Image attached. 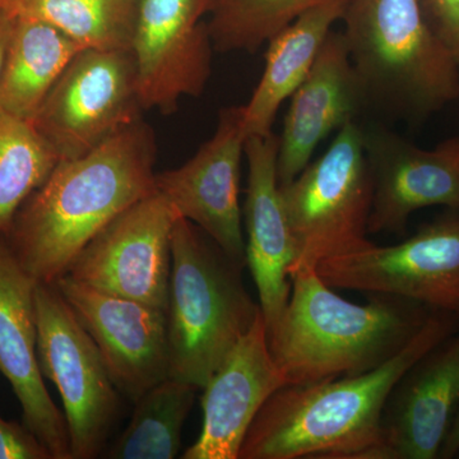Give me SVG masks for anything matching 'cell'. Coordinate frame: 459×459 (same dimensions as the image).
<instances>
[{"instance_id": "cell-25", "label": "cell", "mask_w": 459, "mask_h": 459, "mask_svg": "<svg viewBox=\"0 0 459 459\" xmlns=\"http://www.w3.org/2000/svg\"><path fill=\"white\" fill-rule=\"evenodd\" d=\"M331 0H214L208 20L214 51L255 53L304 12Z\"/></svg>"}, {"instance_id": "cell-27", "label": "cell", "mask_w": 459, "mask_h": 459, "mask_svg": "<svg viewBox=\"0 0 459 459\" xmlns=\"http://www.w3.org/2000/svg\"><path fill=\"white\" fill-rule=\"evenodd\" d=\"M0 459H53L25 424L0 418Z\"/></svg>"}, {"instance_id": "cell-8", "label": "cell", "mask_w": 459, "mask_h": 459, "mask_svg": "<svg viewBox=\"0 0 459 459\" xmlns=\"http://www.w3.org/2000/svg\"><path fill=\"white\" fill-rule=\"evenodd\" d=\"M143 111L132 51L82 49L31 123L60 161L87 155L141 120Z\"/></svg>"}, {"instance_id": "cell-11", "label": "cell", "mask_w": 459, "mask_h": 459, "mask_svg": "<svg viewBox=\"0 0 459 459\" xmlns=\"http://www.w3.org/2000/svg\"><path fill=\"white\" fill-rule=\"evenodd\" d=\"M214 0H141L131 51L143 110L171 114L199 98L212 74L208 22Z\"/></svg>"}, {"instance_id": "cell-24", "label": "cell", "mask_w": 459, "mask_h": 459, "mask_svg": "<svg viewBox=\"0 0 459 459\" xmlns=\"http://www.w3.org/2000/svg\"><path fill=\"white\" fill-rule=\"evenodd\" d=\"M59 159L29 120L0 110V238Z\"/></svg>"}, {"instance_id": "cell-2", "label": "cell", "mask_w": 459, "mask_h": 459, "mask_svg": "<svg viewBox=\"0 0 459 459\" xmlns=\"http://www.w3.org/2000/svg\"><path fill=\"white\" fill-rule=\"evenodd\" d=\"M459 316L433 310L403 349L374 370L280 388L259 411L238 459H386L382 418L406 371L458 331Z\"/></svg>"}, {"instance_id": "cell-15", "label": "cell", "mask_w": 459, "mask_h": 459, "mask_svg": "<svg viewBox=\"0 0 459 459\" xmlns=\"http://www.w3.org/2000/svg\"><path fill=\"white\" fill-rule=\"evenodd\" d=\"M36 285L0 238V373L20 402L23 424L53 459H72L65 415L51 400L39 365Z\"/></svg>"}, {"instance_id": "cell-26", "label": "cell", "mask_w": 459, "mask_h": 459, "mask_svg": "<svg viewBox=\"0 0 459 459\" xmlns=\"http://www.w3.org/2000/svg\"><path fill=\"white\" fill-rule=\"evenodd\" d=\"M419 5L431 31L459 62V0H419Z\"/></svg>"}, {"instance_id": "cell-12", "label": "cell", "mask_w": 459, "mask_h": 459, "mask_svg": "<svg viewBox=\"0 0 459 459\" xmlns=\"http://www.w3.org/2000/svg\"><path fill=\"white\" fill-rule=\"evenodd\" d=\"M243 117V105L222 108L212 137L186 164L156 174L155 186L180 217L198 226L226 255L247 267L238 198L247 143Z\"/></svg>"}, {"instance_id": "cell-30", "label": "cell", "mask_w": 459, "mask_h": 459, "mask_svg": "<svg viewBox=\"0 0 459 459\" xmlns=\"http://www.w3.org/2000/svg\"><path fill=\"white\" fill-rule=\"evenodd\" d=\"M8 0H0V9H4L5 5H7Z\"/></svg>"}, {"instance_id": "cell-20", "label": "cell", "mask_w": 459, "mask_h": 459, "mask_svg": "<svg viewBox=\"0 0 459 459\" xmlns=\"http://www.w3.org/2000/svg\"><path fill=\"white\" fill-rule=\"evenodd\" d=\"M350 0H331L304 12L271 39L261 81L244 108L247 140L268 137L276 115L291 98L318 56L332 26L342 18Z\"/></svg>"}, {"instance_id": "cell-23", "label": "cell", "mask_w": 459, "mask_h": 459, "mask_svg": "<svg viewBox=\"0 0 459 459\" xmlns=\"http://www.w3.org/2000/svg\"><path fill=\"white\" fill-rule=\"evenodd\" d=\"M199 386L168 377L134 402L131 421L105 448L108 459H174Z\"/></svg>"}, {"instance_id": "cell-28", "label": "cell", "mask_w": 459, "mask_h": 459, "mask_svg": "<svg viewBox=\"0 0 459 459\" xmlns=\"http://www.w3.org/2000/svg\"><path fill=\"white\" fill-rule=\"evenodd\" d=\"M16 18L9 14L5 9H0V75L4 66L5 56L13 33Z\"/></svg>"}, {"instance_id": "cell-13", "label": "cell", "mask_w": 459, "mask_h": 459, "mask_svg": "<svg viewBox=\"0 0 459 459\" xmlns=\"http://www.w3.org/2000/svg\"><path fill=\"white\" fill-rule=\"evenodd\" d=\"M54 285L98 346L120 394L134 403L170 376L165 310L63 276Z\"/></svg>"}, {"instance_id": "cell-6", "label": "cell", "mask_w": 459, "mask_h": 459, "mask_svg": "<svg viewBox=\"0 0 459 459\" xmlns=\"http://www.w3.org/2000/svg\"><path fill=\"white\" fill-rule=\"evenodd\" d=\"M296 258L290 271L318 267L371 246L368 238L373 179L358 122L337 132L328 150L280 186Z\"/></svg>"}, {"instance_id": "cell-4", "label": "cell", "mask_w": 459, "mask_h": 459, "mask_svg": "<svg viewBox=\"0 0 459 459\" xmlns=\"http://www.w3.org/2000/svg\"><path fill=\"white\" fill-rule=\"evenodd\" d=\"M343 39L367 114L420 124L459 99V62L419 0H350Z\"/></svg>"}, {"instance_id": "cell-29", "label": "cell", "mask_w": 459, "mask_h": 459, "mask_svg": "<svg viewBox=\"0 0 459 459\" xmlns=\"http://www.w3.org/2000/svg\"><path fill=\"white\" fill-rule=\"evenodd\" d=\"M459 455V407L453 419L451 430L440 451L439 458L451 459Z\"/></svg>"}, {"instance_id": "cell-18", "label": "cell", "mask_w": 459, "mask_h": 459, "mask_svg": "<svg viewBox=\"0 0 459 459\" xmlns=\"http://www.w3.org/2000/svg\"><path fill=\"white\" fill-rule=\"evenodd\" d=\"M459 407V329L406 371L386 400V459H435Z\"/></svg>"}, {"instance_id": "cell-17", "label": "cell", "mask_w": 459, "mask_h": 459, "mask_svg": "<svg viewBox=\"0 0 459 459\" xmlns=\"http://www.w3.org/2000/svg\"><path fill=\"white\" fill-rule=\"evenodd\" d=\"M367 114L364 93L342 32L332 30L291 105L280 135L277 179L280 186L310 164L316 148L331 133Z\"/></svg>"}, {"instance_id": "cell-22", "label": "cell", "mask_w": 459, "mask_h": 459, "mask_svg": "<svg viewBox=\"0 0 459 459\" xmlns=\"http://www.w3.org/2000/svg\"><path fill=\"white\" fill-rule=\"evenodd\" d=\"M141 0H8L16 18L47 23L81 49L131 50Z\"/></svg>"}, {"instance_id": "cell-9", "label": "cell", "mask_w": 459, "mask_h": 459, "mask_svg": "<svg viewBox=\"0 0 459 459\" xmlns=\"http://www.w3.org/2000/svg\"><path fill=\"white\" fill-rule=\"evenodd\" d=\"M316 272L332 289L400 296L459 316V210L444 211L395 246L325 259Z\"/></svg>"}, {"instance_id": "cell-1", "label": "cell", "mask_w": 459, "mask_h": 459, "mask_svg": "<svg viewBox=\"0 0 459 459\" xmlns=\"http://www.w3.org/2000/svg\"><path fill=\"white\" fill-rule=\"evenodd\" d=\"M156 138L143 119L87 155L60 160L5 237L38 283H56L101 230L156 192Z\"/></svg>"}, {"instance_id": "cell-16", "label": "cell", "mask_w": 459, "mask_h": 459, "mask_svg": "<svg viewBox=\"0 0 459 459\" xmlns=\"http://www.w3.org/2000/svg\"><path fill=\"white\" fill-rule=\"evenodd\" d=\"M285 385V377L272 358L261 312L202 388V430L183 458L238 459L259 411Z\"/></svg>"}, {"instance_id": "cell-21", "label": "cell", "mask_w": 459, "mask_h": 459, "mask_svg": "<svg viewBox=\"0 0 459 459\" xmlns=\"http://www.w3.org/2000/svg\"><path fill=\"white\" fill-rule=\"evenodd\" d=\"M81 50L54 27L16 18L0 75V110L31 122L48 93Z\"/></svg>"}, {"instance_id": "cell-7", "label": "cell", "mask_w": 459, "mask_h": 459, "mask_svg": "<svg viewBox=\"0 0 459 459\" xmlns=\"http://www.w3.org/2000/svg\"><path fill=\"white\" fill-rule=\"evenodd\" d=\"M35 307L39 365L62 397L71 457H99L119 416L120 392L98 346L54 283L36 285Z\"/></svg>"}, {"instance_id": "cell-19", "label": "cell", "mask_w": 459, "mask_h": 459, "mask_svg": "<svg viewBox=\"0 0 459 459\" xmlns=\"http://www.w3.org/2000/svg\"><path fill=\"white\" fill-rule=\"evenodd\" d=\"M280 135L247 138V189L243 220L246 229L247 267L259 296L265 327L270 329L285 309L291 292L289 270L296 255L287 223L277 156Z\"/></svg>"}, {"instance_id": "cell-3", "label": "cell", "mask_w": 459, "mask_h": 459, "mask_svg": "<svg viewBox=\"0 0 459 459\" xmlns=\"http://www.w3.org/2000/svg\"><path fill=\"white\" fill-rule=\"evenodd\" d=\"M291 292L267 329L272 358L287 385L360 376L388 361L418 333L433 310L409 299L368 294L341 298L316 268L290 271Z\"/></svg>"}, {"instance_id": "cell-10", "label": "cell", "mask_w": 459, "mask_h": 459, "mask_svg": "<svg viewBox=\"0 0 459 459\" xmlns=\"http://www.w3.org/2000/svg\"><path fill=\"white\" fill-rule=\"evenodd\" d=\"M179 217L156 190L101 230L74 259L66 276L166 312L171 235Z\"/></svg>"}, {"instance_id": "cell-5", "label": "cell", "mask_w": 459, "mask_h": 459, "mask_svg": "<svg viewBox=\"0 0 459 459\" xmlns=\"http://www.w3.org/2000/svg\"><path fill=\"white\" fill-rule=\"evenodd\" d=\"M246 268L195 223L177 220L166 310L169 377L204 388L253 327L262 310L244 285Z\"/></svg>"}, {"instance_id": "cell-14", "label": "cell", "mask_w": 459, "mask_h": 459, "mask_svg": "<svg viewBox=\"0 0 459 459\" xmlns=\"http://www.w3.org/2000/svg\"><path fill=\"white\" fill-rule=\"evenodd\" d=\"M362 133L373 179L369 235H403L424 208L459 210V135L425 150L385 126Z\"/></svg>"}]
</instances>
